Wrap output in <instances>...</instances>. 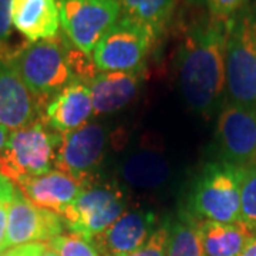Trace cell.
Instances as JSON below:
<instances>
[{
	"instance_id": "29",
	"label": "cell",
	"mask_w": 256,
	"mask_h": 256,
	"mask_svg": "<svg viewBox=\"0 0 256 256\" xmlns=\"http://www.w3.org/2000/svg\"><path fill=\"white\" fill-rule=\"evenodd\" d=\"M47 248V242H33V244H24L18 246L8 248L0 256H42Z\"/></svg>"
},
{
	"instance_id": "12",
	"label": "cell",
	"mask_w": 256,
	"mask_h": 256,
	"mask_svg": "<svg viewBox=\"0 0 256 256\" xmlns=\"http://www.w3.org/2000/svg\"><path fill=\"white\" fill-rule=\"evenodd\" d=\"M42 102L28 88L10 58H0V126L16 131L40 120Z\"/></svg>"
},
{
	"instance_id": "25",
	"label": "cell",
	"mask_w": 256,
	"mask_h": 256,
	"mask_svg": "<svg viewBox=\"0 0 256 256\" xmlns=\"http://www.w3.org/2000/svg\"><path fill=\"white\" fill-rule=\"evenodd\" d=\"M18 186L0 174V252L6 249V234H8V220H9V208L16 194Z\"/></svg>"
},
{
	"instance_id": "17",
	"label": "cell",
	"mask_w": 256,
	"mask_h": 256,
	"mask_svg": "<svg viewBox=\"0 0 256 256\" xmlns=\"http://www.w3.org/2000/svg\"><path fill=\"white\" fill-rule=\"evenodd\" d=\"M12 23L28 43L60 34V13L57 0H13Z\"/></svg>"
},
{
	"instance_id": "9",
	"label": "cell",
	"mask_w": 256,
	"mask_h": 256,
	"mask_svg": "<svg viewBox=\"0 0 256 256\" xmlns=\"http://www.w3.org/2000/svg\"><path fill=\"white\" fill-rule=\"evenodd\" d=\"M106 146L107 130L97 122H87L74 131L62 134L56 170L84 184L101 164Z\"/></svg>"
},
{
	"instance_id": "24",
	"label": "cell",
	"mask_w": 256,
	"mask_h": 256,
	"mask_svg": "<svg viewBox=\"0 0 256 256\" xmlns=\"http://www.w3.org/2000/svg\"><path fill=\"white\" fill-rule=\"evenodd\" d=\"M58 256H100L88 240L76 234H63L48 242Z\"/></svg>"
},
{
	"instance_id": "1",
	"label": "cell",
	"mask_w": 256,
	"mask_h": 256,
	"mask_svg": "<svg viewBox=\"0 0 256 256\" xmlns=\"http://www.w3.org/2000/svg\"><path fill=\"white\" fill-rule=\"evenodd\" d=\"M228 23L208 18L195 23L176 54L180 90L192 110L208 116L226 88Z\"/></svg>"
},
{
	"instance_id": "6",
	"label": "cell",
	"mask_w": 256,
	"mask_h": 256,
	"mask_svg": "<svg viewBox=\"0 0 256 256\" xmlns=\"http://www.w3.org/2000/svg\"><path fill=\"white\" fill-rule=\"evenodd\" d=\"M156 40L150 28L121 16L96 44L92 60L98 72H140Z\"/></svg>"
},
{
	"instance_id": "2",
	"label": "cell",
	"mask_w": 256,
	"mask_h": 256,
	"mask_svg": "<svg viewBox=\"0 0 256 256\" xmlns=\"http://www.w3.org/2000/svg\"><path fill=\"white\" fill-rule=\"evenodd\" d=\"M62 134L50 128L43 118L10 132L0 152V174L14 185L52 171L56 165Z\"/></svg>"
},
{
	"instance_id": "16",
	"label": "cell",
	"mask_w": 256,
	"mask_h": 256,
	"mask_svg": "<svg viewBox=\"0 0 256 256\" xmlns=\"http://www.w3.org/2000/svg\"><path fill=\"white\" fill-rule=\"evenodd\" d=\"M142 82L140 72H100L88 88L92 92L94 116L121 110L136 98Z\"/></svg>"
},
{
	"instance_id": "14",
	"label": "cell",
	"mask_w": 256,
	"mask_h": 256,
	"mask_svg": "<svg viewBox=\"0 0 256 256\" xmlns=\"http://www.w3.org/2000/svg\"><path fill=\"white\" fill-rule=\"evenodd\" d=\"M94 116L92 92L86 82L74 80L47 102L44 121L58 134H67L87 124Z\"/></svg>"
},
{
	"instance_id": "20",
	"label": "cell",
	"mask_w": 256,
	"mask_h": 256,
	"mask_svg": "<svg viewBox=\"0 0 256 256\" xmlns=\"http://www.w3.org/2000/svg\"><path fill=\"white\" fill-rule=\"evenodd\" d=\"M121 16L148 28L156 37L171 20L178 0H118Z\"/></svg>"
},
{
	"instance_id": "13",
	"label": "cell",
	"mask_w": 256,
	"mask_h": 256,
	"mask_svg": "<svg viewBox=\"0 0 256 256\" xmlns=\"http://www.w3.org/2000/svg\"><path fill=\"white\" fill-rule=\"evenodd\" d=\"M154 232L156 215L152 212L130 210L90 244L100 256H127L144 246Z\"/></svg>"
},
{
	"instance_id": "31",
	"label": "cell",
	"mask_w": 256,
	"mask_h": 256,
	"mask_svg": "<svg viewBox=\"0 0 256 256\" xmlns=\"http://www.w3.org/2000/svg\"><path fill=\"white\" fill-rule=\"evenodd\" d=\"M9 131L6 127H3V126H0V152L3 151V148L6 146V142H8V138H9Z\"/></svg>"
},
{
	"instance_id": "21",
	"label": "cell",
	"mask_w": 256,
	"mask_h": 256,
	"mask_svg": "<svg viewBox=\"0 0 256 256\" xmlns=\"http://www.w3.org/2000/svg\"><path fill=\"white\" fill-rule=\"evenodd\" d=\"M166 256H205L200 220L186 210H181L174 220L168 222Z\"/></svg>"
},
{
	"instance_id": "22",
	"label": "cell",
	"mask_w": 256,
	"mask_h": 256,
	"mask_svg": "<svg viewBox=\"0 0 256 256\" xmlns=\"http://www.w3.org/2000/svg\"><path fill=\"white\" fill-rule=\"evenodd\" d=\"M239 222H242L256 236V164L244 168Z\"/></svg>"
},
{
	"instance_id": "26",
	"label": "cell",
	"mask_w": 256,
	"mask_h": 256,
	"mask_svg": "<svg viewBox=\"0 0 256 256\" xmlns=\"http://www.w3.org/2000/svg\"><path fill=\"white\" fill-rule=\"evenodd\" d=\"M210 12V18L228 23L249 4V0H202Z\"/></svg>"
},
{
	"instance_id": "4",
	"label": "cell",
	"mask_w": 256,
	"mask_h": 256,
	"mask_svg": "<svg viewBox=\"0 0 256 256\" xmlns=\"http://www.w3.org/2000/svg\"><path fill=\"white\" fill-rule=\"evenodd\" d=\"M225 73L232 102L256 108V4L228 22Z\"/></svg>"
},
{
	"instance_id": "15",
	"label": "cell",
	"mask_w": 256,
	"mask_h": 256,
	"mask_svg": "<svg viewBox=\"0 0 256 256\" xmlns=\"http://www.w3.org/2000/svg\"><path fill=\"white\" fill-rule=\"evenodd\" d=\"M16 186L32 204L60 216L84 190V184L58 170L26 180Z\"/></svg>"
},
{
	"instance_id": "19",
	"label": "cell",
	"mask_w": 256,
	"mask_h": 256,
	"mask_svg": "<svg viewBox=\"0 0 256 256\" xmlns=\"http://www.w3.org/2000/svg\"><path fill=\"white\" fill-rule=\"evenodd\" d=\"M202 248L205 256H239L255 235L242 224H220L200 220Z\"/></svg>"
},
{
	"instance_id": "28",
	"label": "cell",
	"mask_w": 256,
	"mask_h": 256,
	"mask_svg": "<svg viewBox=\"0 0 256 256\" xmlns=\"http://www.w3.org/2000/svg\"><path fill=\"white\" fill-rule=\"evenodd\" d=\"M166 242H168V222L162 224L151 238L146 240L144 246L127 256H166Z\"/></svg>"
},
{
	"instance_id": "32",
	"label": "cell",
	"mask_w": 256,
	"mask_h": 256,
	"mask_svg": "<svg viewBox=\"0 0 256 256\" xmlns=\"http://www.w3.org/2000/svg\"><path fill=\"white\" fill-rule=\"evenodd\" d=\"M42 256H58V254H57V250H56L48 242H47V248L46 250H44V254Z\"/></svg>"
},
{
	"instance_id": "10",
	"label": "cell",
	"mask_w": 256,
	"mask_h": 256,
	"mask_svg": "<svg viewBox=\"0 0 256 256\" xmlns=\"http://www.w3.org/2000/svg\"><path fill=\"white\" fill-rule=\"evenodd\" d=\"M216 137L224 161L238 166L256 164V108L229 102L220 111Z\"/></svg>"
},
{
	"instance_id": "5",
	"label": "cell",
	"mask_w": 256,
	"mask_h": 256,
	"mask_svg": "<svg viewBox=\"0 0 256 256\" xmlns=\"http://www.w3.org/2000/svg\"><path fill=\"white\" fill-rule=\"evenodd\" d=\"M18 76L42 104L54 97L74 77L66 60L62 33L54 38L28 43L10 57Z\"/></svg>"
},
{
	"instance_id": "30",
	"label": "cell",
	"mask_w": 256,
	"mask_h": 256,
	"mask_svg": "<svg viewBox=\"0 0 256 256\" xmlns=\"http://www.w3.org/2000/svg\"><path fill=\"white\" fill-rule=\"evenodd\" d=\"M239 256H256V236L248 244Z\"/></svg>"
},
{
	"instance_id": "27",
	"label": "cell",
	"mask_w": 256,
	"mask_h": 256,
	"mask_svg": "<svg viewBox=\"0 0 256 256\" xmlns=\"http://www.w3.org/2000/svg\"><path fill=\"white\" fill-rule=\"evenodd\" d=\"M12 2L0 0V58H10L16 53L9 50V42L12 38Z\"/></svg>"
},
{
	"instance_id": "33",
	"label": "cell",
	"mask_w": 256,
	"mask_h": 256,
	"mask_svg": "<svg viewBox=\"0 0 256 256\" xmlns=\"http://www.w3.org/2000/svg\"><path fill=\"white\" fill-rule=\"evenodd\" d=\"M192 2H198V0H192Z\"/></svg>"
},
{
	"instance_id": "11",
	"label": "cell",
	"mask_w": 256,
	"mask_h": 256,
	"mask_svg": "<svg viewBox=\"0 0 256 256\" xmlns=\"http://www.w3.org/2000/svg\"><path fill=\"white\" fill-rule=\"evenodd\" d=\"M64 226L58 214L36 206L18 188L9 208L6 249L33 242H50L63 235Z\"/></svg>"
},
{
	"instance_id": "23",
	"label": "cell",
	"mask_w": 256,
	"mask_h": 256,
	"mask_svg": "<svg viewBox=\"0 0 256 256\" xmlns=\"http://www.w3.org/2000/svg\"><path fill=\"white\" fill-rule=\"evenodd\" d=\"M64 43V53H66V60L70 67V72L73 74L74 80L82 82H90L100 73L96 67V63L92 60L90 54L84 53L77 46H74L73 43L67 38V36L62 33Z\"/></svg>"
},
{
	"instance_id": "7",
	"label": "cell",
	"mask_w": 256,
	"mask_h": 256,
	"mask_svg": "<svg viewBox=\"0 0 256 256\" xmlns=\"http://www.w3.org/2000/svg\"><path fill=\"white\" fill-rule=\"evenodd\" d=\"M57 6L63 33L87 54L121 18L118 0H57Z\"/></svg>"
},
{
	"instance_id": "3",
	"label": "cell",
	"mask_w": 256,
	"mask_h": 256,
	"mask_svg": "<svg viewBox=\"0 0 256 256\" xmlns=\"http://www.w3.org/2000/svg\"><path fill=\"white\" fill-rule=\"evenodd\" d=\"M242 176L244 166L225 161L205 165L192 186L190 214L202 220L239 222Z\"/></svg>"
},
{
	"instance_id": "8",
	"label": "cell",
	"mask_w": 256,
	"mask_h": 256,
	"mask_svg": "<svg viewBox=\"0 0 256 256\" xmlns=\"http://www.w3.org/2000/svg\"><path fill=\"white\" fill-rule=\"evenodd\" d=\"M126 198L116 186H92L82 190L63 212L66 228L72 234L92 240L102 234L126 212Z\"/></svg>"
},
{
	"instance_id": "18",
	"label": "cell",
	"mask_w": 256,
	"mask_h": 256,
	"mask_svg": "<svg viewBox=\"0 0 256 256\" xmlns=\"http://www.w3.org/2000/svg\"><path fill=\"white\" fill-rule=\"evenodd\" d=\"M120 174L131 186L140 190H154L170 180L171 166L160 152L152 150H140L122 160Z\"/></svg>"
}]
</instances>
